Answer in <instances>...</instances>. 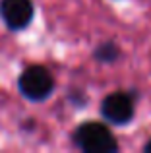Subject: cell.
Masks as SVG:
<instances>
[{"label":"cell","instance_id":"cell-6","mask_svg":"<svg viewBox=\"0 0 151 153\" xmlns=\"http://www.w3.org/2000/svg\"><path fill=\"white\" fill-rule=\"evenodd\" d=\"M144 151H147V153H151V140L147 143H145V147H144Z\"/></svg>","mask_w":151,"mask_h":153},{"label":"cell","instance_id":"cell-2","mask_svg":"<svg viewBox=\"0 0 151 153\" xmlns=\"http://www.w3.org/2000/svg\"><path fill=\"white\" fill-rule=\"evenodd\" d=\"M21 95L29 101H45L54 89V79L50 72L43 66H29L21 72L18 79Z\"/></svg>","mask_w":151,"mask_h":153},{"label":"cell","instance_id":"cell-1","mask_svg":"<svg viewBox=\"0 0 151 153\" xmlns=\"http://www.w3.org/2000/svg\"><path fill=\"white\" fill-rule=\"evenodd\" d=\"M74 143L85 153H114L118 143L113 132L101 122H83L74 132Z\"/></svg>","mask_w":151,"mask_h":153},{"label":"cell","instance_id":"cell-3","mask_svg":"<svg viewBox=\"0 0 151 153\" xmlns=\"http://www.w3.org/2000/svg\"><path fill=\"white\" fill-rule=\"evenodd\" d=\"M101 114L109 124H128L134 116V99L122 91L107 95L101 103Z\"/></svg>","mask_w":151,"mask_h":153},{"label":"cell","instance_id":"cell-5","mask_svg":"<svg viewBox=\"0 0 151 153\" xmlns=\"http://www.w3.org/2000/svg\"><path fill=\"white\" fill-rule=\"evenodd\" d=\"M120 51L113 45V43H103L97 51H95V58L101 60V62H114L118 58Z\"/></svg>","mask_w":151,"mask_h":153},{"label":"cell","instance_id":"cell-4","mask_svg":"<svg viewBox=\"0 0 151 153\" xmlns=\"http://www.w3.org/2000/svg\"><path fill=\"white\" fill-rule=\"evenodd\" d=\"M33 2L31 0H0V18L8 29H25L33 19Z\"/></svg>","mask_w":151,"mask_h":153}]
</instances>
